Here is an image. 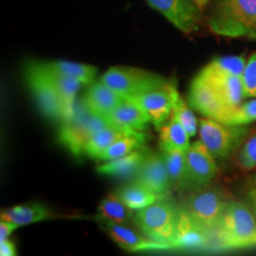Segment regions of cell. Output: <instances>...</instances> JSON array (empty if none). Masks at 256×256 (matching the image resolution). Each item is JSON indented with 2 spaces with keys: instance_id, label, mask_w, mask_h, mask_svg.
Returning a JSON list of instances; mask_svg holds the SVG:
<instances>
[{
  "instance_id": "6da1fadb",
  "label": "cell",
  "mask_w": 256,
  "mask_h": 256,
  "mask_svg": "<svg viewBox=\"0 0 256 256\" xmlns=\"http://www.w3.org/2000/svg\"><path fill=\"white\" fill-rule=\"evenodd\" d=\"M256 248V215L250 206L230 200L212 232V252Z\"/></svg>"
},
{
  "instance_id": "7a4b0ae2",
  "label": "cell",
  "mask_w": 256,
  "mask_h": 256,
  "mask_svg": "<svg viewBox=\"0 0 256 256\" xmlns=\"http://www.w3.org/2000/svg\"><path fill=\"white\" fill-rule=\"evenodd\" d=\"M208 25L220 36L256 40V0H218Z\"/></svg>"
},
{
  "instance_id": "3957f363",
  "label": "cell",
  "mask_w": 256,
  "mask_h": 256,
  "mask_svg": "<svg viewBox=\"0 0 256 256\" xmlns=\"http://www.w3.org/2000/svg\"><path fill=\"white\" fill-rule=\"evenodd\" d=\"M180 209L166 200L165 196L153 202L152 204L138 210L136 223L140 232L153 241L168 246L172 249Z\"/></svg>"
},
{
  "instance_id": "277c9868",
  "label": "cell",
  "mask_w": 256,
  "mask_h": 256,
  "mask_svg": "<svg viewBox=\"0 0 256 256\" xmlns=\"http://www.w3.org/2000/svg\"><path fill=\"white\" fill-rule=\"evenodd\" d=\"M108 124L110 122L104 116L92 114L83 100L76 101L72 116L62 121L58 133L60 142L74 156H80L84 154V147L89 139Z\"/></svg>"
},
{
  "instance_id": "5b68a950",
  "label": "cell",
  "mask_w": 256,
  "mask_h": 256,
  "mask_svg": "<svg viewBox=\"0 0 256 256\" xmlns=\"http://www.w3.org/2000/svg\"><path fill=\"white\" fill-rule=\"evenodd\" d=\"M229 202L220 188L206 186L191 194L184 202L183 209L194 223L212 235Z\"/></svg>"
},
{
  "instance_id": "8992f818",
  "label": "cell",
  "mask_w": 256,
  "mask_h": 256,
  "mask_svg": "<svg viewBox=\"0 0 256 256\" xmlns=\"http://www.w3.org/2000/svg\"><path fill=\"white\" fill-rule=\"evenodd\" d=\"M100 81L119 92L124 98L162 88L168 84V82L162 76L133 66L110 68L101 76Z\"/></svg>"
},
{
  "instance_id": "52a82bcc",
  "label": "cell",
  "mask_w": 256,
  "mask_h": 256,
  "mask_svg": "<svg viewBox=\"0 0 256 256\" xmlns=\"http://www.w3.org/2000/svg\"><path fill=\"white\" fill-rule=\"evenodd\" d=\"M248 134L244 126L226 124L206 118L200 121V138L215 159L224 160L241 145Z\"/></svg>"
},
{
  "instance_id": "ba28073f",
  "label": "cell",
  "mask_w": 256,
  "mask_h": 256,
  "mask_svg": "<svg viewBox=\"0 0 256 256\" xmlns=\"http://www.w3.org/2000/svg\"><path fill=\"white\" fill-rule=\"evenodd\" d=\"M147 4L162 14L174 26L184 34L200 28V10L194 0H146Z\"/></svg>"
},
{
  "instance_id": "9c48e42d",
  "label": "cell",
  "mask_w": 256,
  "mask_h": 256,
  "mask_svg": "<svg viewBox=\"0 0 256 256\" xmlns=\"http://www.w3.org/2000/svg\"><path fill=\"white\" fill-rule=\"evenodd\" d=\"M176 87L168 83L165 87L130 96L126 100L136 104L148 115L151 122L160 130L171 118Z\"/></svg>"
},
{
  "instance_id": "30bf717a",
  "label": "cell",
  "mask_w": 256,
  "mask_h": 256,
  "mask_svg": "<svg viewBox=\"0 0 256 256\" xmlns=\"http://www.w3.org/2000/svg\"><path fill=\"white\" fill-rule=\"evenodd\" d=\"M188 102L194 110L200 112L206 118L222 121L229 113L212 82L197 75L188 92Z\"/></svg>"
},
{
  "instance_id": "8fae6325",
  "label": "cell",
  "mask_w": 256,
  "mask_h": 256,
  "mask_svg": "<svg viewBox=\"0 0 256 256\" xmlns=\"http://www.w3.org/2000/svg\"><path fill=\"white\" fill-rule=\"evenodd\" d=\"M26 83L34 98H36L40 110L46 118L55 121H64L69 119L70 114L66 110L60 95L38 74L26 68Z\"/></svg>"
},
{
  "instance_id": "7c38bea8",
  "label": "cell",
  "mask_w": 256,
  "mask_h": 256,
  "mask_svg": "<svg viewBox=\"0 0 256 256\" xmlns=\"http://www.w3.org/2000/svg\"><path fill=\"white\" fill-rule=\"evenodd\" d=\"M211 248H212V235L194 223L186 211L180 209L177 230L172 241V249L188 252H212Z\"/></svg>"
},
{
  "instance_id": "4fadbf2b",
  "label": "cell",
  "mask_w": 256,
  "mask_h": 256,
  "mask_svg": "<svg viewBox=\"0 0 256 256\" xmlns=\"http://www.w3.org/2000/svg\"><path fill=\"white\" fill-rule=\"evenodd\" d=\"M188 177L192 188H206L217 174L215 158L202 140L194 142L186 152Z\"/></svg>"
},
{
  "instance_id": "5bb4252c",
  "label": "cell",
  "mask_w": 256,
  "mask_h": 256,
  "mask_svg": "<svg viewBox=\"0 0 256 256\" xmlns=\"http://www.w3.org/2000/svg\"><path fill=\"white\" fill-rule=\"evenodd\" d=\"M101 226L108 236L128 252H148V250H170L168 246L156 242L147 238L145 234H140L124 224L114 223L101 217Z\"/></svg>"
},
{
  "instance_id": "9a60e30c",
  "label": "cell",
  "mask_w": 256,
  "mask_h": 256,
  "mask_svg": "<svg viewBox=\"0 0 256 256\" xmlns=\"http://www.w3.org/2000/svg\"><path fill=\"white\" fill-rule=\"evenodd\" d=\"M134 179L160 197H164L172 186L164 156L156 153H147Z\"/></svg>"
},
{
  "instance_id": "2e32d148",
  "label": "cell",
  "mask_w": 256,
  "mask_h": 256,
  "mask_svg": "<svg viewBox=\"0 0 256 256\" xmlns=\"http://www.w3.org/2000/svg\"><path fill=\"white\" fill-rule=\"evenodd\" d=\"M82 100L92 114L98 116H107L126 98L106 86L104 83L98 81L92 83Z\"/></svg>"
},
{
  "instance_id": "e0dca14e",
  "label": "cell",
  "mask_w": 256,
  "mask_h": 256,
  "mask_svg": "<svg viewBox=\"0 0 256 256\" xmlns=\"http://www.w3.org/2000/svg\"><path fill=\"white\" fill-rule=\"evenodd\" d=\"M26 68L38 74L40 78L46 80L51 87L58 92L64 101V104H66L70 116H72L74 113V106H75L76 102V95H78L80 88H81L82 82L78 81V78H70V76L48 72V70L42 68L38 62H31Z\"/></svg>"
},
{
  "instance_id": "ac0fdd59",
  "label": "cell",
  "mask_w": 256,
  "mask_h": 256,
  "mask_svg": "<svg viewBox=\"0 0 256 256\" xmlns=\"http://www.w3.org/2000/svg\"><path fill=\"white\" fill-rule=\"evenodd\" d=\"M147 153L144 147L136 150V151L128 153V154L120 156V158L108 160L106 164H102L96 168V171L100 174L108 176L113 178H132L142 168L144 160H145Z\"/></svg>"
},
{
  "instance_id": "d6986e66",
  "label": "cell",
  "mask_w": 256,
  "mask_h": 256,
  "mask_svg": "<svg viewBox=\"0 0 256 256\" xmlns=\"http://www.w3.org/2000/svg\"><path fill=\"white\" fill-rule=\"evenodd\" d=\"M108 122L127 130L142 132L148 126V115L133 102L124 100L113 112L104 116Z\"/></svg>"
},
{
  "instance_id": "ffe728a7",
  "label": "cell",
  "mask_w": 256,
  "mask_h": 256,
  "mask_svg": "<svg viewBox=\"0 0 256 256\" xmlns=\"http://www.w3.org/2000/svg\"><path fill=\"white\" fill-rule=\"evenodd\" d=\"M244 56H220L208 63L198 75L208 80H214L222 76H240L242 78L246 68Z\"/></svg>"
},
{
  "instance_id": "44dd1931",
  "label": "cell",
  "mask_w": 256,
  "mask_h": 256,
  "mask_svg": "<svg viewBox=\"0 0 256 256\" xmlns=\"http://www.w3.org/2000/svg\"><path fill=\"white\" fill-rule=\"evenodd\" d=\"M160 147L165 151H184L190 148V136L179 121L172 116L159 130Z\"/></svg>"
},
{
  "instance_id": "7402d4cb",
  "label": "cell",
  "mask_w": 256,
  "mask_h": 256,
  "mask_svg": "<svg viewBox=\"0 0 256 256\" xmlns=\"http://www.w3.org/2000/svg\"><path fill=\"white\" fill-rule=\"evenodd\" d=\"M38 64L48 72L78 78L83 84H92L98 74V69L95 66L84 63L70 62V60H48V62H38Z\"/></svg>"
},
{
  "instance_id": "603a6c76",
  "label": "cell",
  "mask_w": 256,
  "mask_h": 256,
  "mask_svg": "<svg viewBox=\"0 0 256 256\" xmlns=\"http://www.w3.org/2000/svg\"><path fill=\"white\" fill-rule=\"evenodd\" d=\"M2 218L11 220L18 226H28V224L40 222V220H49L52 217V214L46 206L38 203L24 204V206H14L8 209L2 210Z\"/></svg>"
},
{
  "instance_id": "cb8c5ba5",
  "label": "cell",
  "mask_w": 256,
  "mask_h": 256,
  "mask_svg": "<svg viewBox=\"0 0 256 256\" xmlns=\"http://www.w3.org/2000/svg\"><path fill=\"white\" fill-rule=\"evenodd\" d=\"M133 133L139 132L138 130H124V128H120L110 124L107 127L102 128L101 130H98V133H95L89 139V142L84 147V154H87L89 158L98 159L101 153L106 151L112 144H114L116 140H119L124 136Z\"/></svg>"
},
{
  "instance_id": "d4e9b609",
  "label": "cell",
  "mask_w": 256,
  "mask_h": 256,
  "mask_svg": "<svg viewBox=\"0 0 256 256\" xmlns=\"http://www.w3.org/2000/svg\"><path fill=\"white\" fill-rule=\"evenodd\" d=\"M208 80V78H206ZM214 83L215 88L228 110H234L242 104L244 96V88H243L242 78L240 76H222L214 80H209Z\"/></svg>"
},
{
  "instance_id": "484cf974",
  "label": "cell",
  "mask_w": 256,
  "mask_h": 256,
  "mask_svg": "<svg viewBox=\"0 0 256 256\" xmlns=\"http://www.w3.org/2000/svg\"><path fill=\"white\" fill-rule=\"evenodd\" d=\"M118 196L121 198V200L128 208L136 211L150 206V204H152L153 202L160 198V196L154 194L152 190H150L148 188H146L140 182L136 180V179L132 183H128L121 188L118 191Z\"/></svg>"
},
{
  "instance_id": "4316f807",
  "label": "cell",
  "mask_w": 256,
  "mask_h": 256,
  "mask_svg": "<svg viewBox=\"0 0 256 256\" xmlns=\"http://www.w3.org/2000/svg\"><path fill=\"white\" fill-rule=\"evenodd\" d=\"M172 186L177 188H192L188 177L186 152L184 151H165L162 152Z\"/></svg>"
},
{
  "instance_id": "83f0119b",
  "label": "cell",
  "mask_w": 256,
  "mask_h": 256,
  "mask_svg": "<svg viewBox=\"0 0 256 256\" xmlns=\"http://www.w3.org/2000/svg\"><path fill=\"white\" fill-rule=\"evenodd\" d=\"M98 210H100L101 217L114 223L127 224L133 217H136L134 210L128 208L121 200V198L114 194H108L107 197L102 200Z\"/></svg>"
},
{
  "instance_id": "f1b7e54d",
  "label": "cell",
  "mask_w": 256,
  "mask_h": 256,
  "mask_svg": "<svg viewBox=\"0 0 256 256\" xmlns=\"http://www.w3.org/2000/svg\"><path fill=\"white\" fill-rule=\"evenodd\" d=\"M146 142V134L144 132L127 134L116 140L114 144L108 147L106 151H104L98 156V160H113L120 156H124L128 154V153L136 151V150L144 146Z\"/></svg>"
},
{
  "instance_id": "f546056e",
  "label": "cell",
  "mask_w": 256,
  "mask_h": 256,
  "mask_svg": "<svg viewBox=\"0 0 256 256\" xmlns=\"http://www.w3.org/2000/svg\"><path fill=\"white\" fill-rule=\"evenodd\" d=\"M172 116H174L179 122L183 124L185 130L188 133L190 138L194 136L197 133V119L194 116V114L192 113V110L188 107V104H185L177 89L174 92V107H172Z\"/></svg>"
},
{
  "instance_id": "4dcf8cb0",
  "label": "cell",
  "mask_w": 256,
  "mask_h": 256,
  "mask_svg": "<svg viewBox=\"0 0 256 256\" xmlns=\"http://www.w3.org/2000/svg\"><path fill=\"white\" fill-rule=\"evenodd\" d=\"M256 121V98L241 104L238 107L229 110L226 118L220 122L235 126H244V124Z\"/></svg>"
},
{
  "instance_id": "1f68e13d",
  "label": "cell",
  "mask_w": 256,
  "mask_h": 256,
  "mask_svg": "<svg viewBox=\"0 0 256 256\" xmlns=\"http://www.w3.org/2000/svg\"><path fill=\"white\" fill-rule=\"evenodd\" d=\"M242 81L246 98H256V51L246 63Z\"/></svg>"
},
{
  "instance_id": "d6a6232c",
  "label": "cell",
  "mask_w": 256,
  "mask_h": 256,
  "mask_svg": "<svg viewBox=\"0 0 256 256\" xmlns=\"http://www.w3.org/2000/svg\"><path fill=\"white\" fill-rule=\"evenodd\" d=\"M238 165L244 171H250L256 168V136H252L244 145L238 156Z\"/></svg>"
},
{
  "instance_id": "836d02e7",
  "label": "cell",
  "mask_w": 256,
  "mask_h": 256,
  "mask_svg": "<svg viewBox=\"0 0 256 256\" xmlns=\"http://www.w3.org/2000/svg\"><path fill=\"white\" fill-rule=\"evenodd\" d=\"M18 228V226L11 220H0V241H5L8 240L10 235Z\"/></svg>"
},
{
  "instance_id": "e575fe53",
  "label": "cell",
  "mask_w": 256,
  "mask_h": 256,
  "mask_svg": "<svg viewBox=\"0 0 256 256\" xmlns=\"http://www.w3.org/2000/svg\"><path fill=\"white\" fill-rule=\"evenodd\" d=\"M247 196H248L249 203H250V208L256 215V174H255V177L252 179L250 183H249V185H248Z\"/></svg>"
},
{
  "instance_id": "d590c367",
  "label": "cell",
  "mask_w": 256,
  "mask_h": 256,
  "mask_svg": "<svg viewBox=\"0 0 256 256\" xmlns=\"http://www.w3.org/2000/svg\"><path fill=\"white\" fill-rule=\"evenodd\" d=\"M0 255L2 256H14L17 255L16 252V247L14 242L10 240H5V241H0Z\"/></svg>"
},
{
  "instance_id": "8d00e7d4",
  "label": "cell",
  "mask_w": 256,
  "mask_h": 256,
  "mask_svg": "<svg viewBox=\"0 0 256 256\" xmlns=\"http://www.w3.org/2000/svg\"><path fill=\"white\" fill-rule=\"evenodd\" d=\"M209 2H210V0H194V2L197 5V8H200V11H203L204 8H206Z\"/></svg>"
}]
</instances>
